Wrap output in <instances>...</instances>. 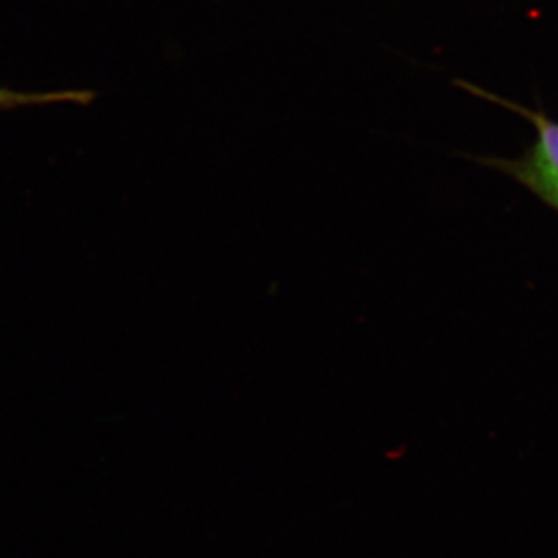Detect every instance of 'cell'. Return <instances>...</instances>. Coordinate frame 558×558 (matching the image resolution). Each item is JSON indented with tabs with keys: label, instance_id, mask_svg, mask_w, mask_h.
Here are the masks:
<instances>
[{
	"label": "cell",
	"instance_id": "cell-2",
	"mask_svg": "<svg viewBox=\"0 0 558 558\" xmlns=\"http://www.w3.org/2000/svg\"><path fill=\"white\" fill-rule=\"evenodd\" d=\"M96 90H16L0 85V112L29 109V107L76 106L87 107L95 104Z\"/></svg>",
	"mask_w": 558,
	"mask_h": 558
},
{
	"label": "cell",
	"instance_id": "cell-1",
	"mask_svg": "<svg viewBox=\"0 0 558 558\" xmlns=\"http://www.w3.org/2000/svg\"><path fill=\"white\" fill-rule=\"evenodd\" d=\"M459 87L469 90L480 98L496 101L500 107L526 118L527 122L535 126V140L532 145L522 153L521 158H480V163L499 170L502 174L510 175L511 180L537 195L538 199L551 206L558 211V122L549 118L541 109H527L521 104L492 95L480 89L477 85L466 82H456Z\"/></svg>",
	"mask_w": 558,
	"mask_h": 558
}]
</instances>
